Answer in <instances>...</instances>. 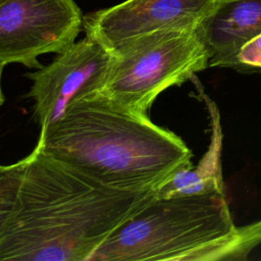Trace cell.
Returning <instances> with one entry per match:
<instances>
[{
  "instance_id": "8fae6325",
  "label": "cell",
  "mask_w": 261,
  "mask_h": 261,
  "mask_svg": "<svg viewBox=\"0 0 261 261\" xmlns=\"http://www.w3.org/2000/svg\"><path fill=\"white\" fill-rule=\"evenodd\" d=\"M238 61L241 67L261 68V34L243 45L238 54Z\"/></svg>"
},
{
  "instance_id": "5b68a950",
  "label": "cell",
  "mask_w": 261,
  "mask_h": 261,
  "mask_svg": "<svg viewBox=\"0 0 261 261\" xmlns=\"http://www.w3.org/2000/svg\"><path fill=\"white\" fill-rule=\"evenodd\" d=\"M82 27L73 0H7L0 5V63L41 68L38 57L67 49Z\"/></svg>"
},
{
  "instance_id": "277c9868",
  "label": "cell",
  "mask_w": 261,
  "mask_h": 261,
  "mask_svg": "<svg viewBox=\"0 0 261 261\" xmlns=\"http://www.w3.org/2000/svg\"><path fill=\"white\" fill-rule=\"evenodd\" d=\"M112 54L107 80L98 93L144 114L163 91L209 67L201 24L156 31L120 46Z\"/></svg>"
},
{
  "instance_id": "30bf717a",
  "label": "cell",
  "mask_w": 261,
  "mask_h": 261,
  "mask_svg": "<svg viewBox=\"0 0 261 261\" xmlns=\"http://www.w3.org/2000/svg\"><path fill=\"white\" fill-rule=\"evenodd\" d=\"M25 164L27 157L9 165H0V231L13 207Z\"/></svg>"
},
{
  "instance_id": "52a82bcc",
  "label": "cell",
  "mask_w": 261,
  "mask_h": 261,
  "mask_svg": "<svg viewBox=\"0 0 261 261\" xmlns=\"http://www.w3.org/2000/svg\"><path fill=\"white\" fill-rule=\"evenodd\" d=\"M217 0H126L83 18L86 36L111 53L150 33L174 28L198 27Z\"/></svg>"
},
{
  "instance_id": "4fadbf2b",
  "label": "cell",
  "mask_w": 261,
  "mask_h": 261,
  "mask_svg": "<svg viewBox=\"0 0 261 261\" xmlns=\"http://www.w3.org/2000/svg\"><path fill=\"white\" fill-rule=\"evenodd\" d=\"M7 0H0V5L2 4V3H4V2H6Z\"/></svg>"
},
{
  "instance_id": "7a4b0ae2",
  "label": "cell",
  "mask_w": 261,
  "mask_h": 261,
  "mask_svg": "<svg viewBox=\"0 0 261 261\" xmlns=\"http://www.w3.org/2000/svg\"><path fill=\"white\" fill-rule=\"evenodd\" d=\"M36 147L102 185L130 192L154 191L193 157L180 137L100 93L73 102L40 132Z\"/></svg>"
},
{
  "instance_id": "6da1fadb",
  "label": "cell",
  "mask_w": 261,
  "mask_h": 261,
  "mask_svg": "<svg viewBox=\"0 0 261 261\" xmlns=\"http://www.w3.org/2000/svg\"><path fill=\"white\" fill-rule=\"evenodd\" d=\"M154 197L109 188L35 147L0 231V261H89Z\"/></svg>"
},
{
  "instance_id": "ba28073f",
  "label": "cell",
  "mask_w": 261,
  "mask_h": 261,
  "mask_svg": "<svg viewBox=\"0 0 261 261\" xmlns=\"http://www.w3.org/2000/svg\"><path fill=\"white\" fill-rule=\"evenodd\" d=\"M201 30L209 67H241V48L261 34V0H217Z\"/></svg>"
},
{
  "instance_id": "8992f818",
  "label": "cell",
  "mask_w": 261,
  "mask_h": 261,
  "mask_svg": "<svg viewBox=\"0 0 261 261\" xmlns=\"http://www.w3.org/2000/svg\"><path fill=\"white\" fill-rule=\"evenodd\" d=\"M113 54L86 36L57 54L49 64L27 73L33 85L29 97L34 101L40 132L63 117L75 101L98 93L104 86Z\"/></svg>"
},
{
  "instance_id": "9c48e42d",
  "label": "cell",
  "mask_w": 261,
  "mask_h": 261,
  "mask_svg": "<svg viewBox=\"0 0 261 261\" xmlns=\"http://www.w3.org/2000/svg\"><path fill=\"white\" fill-rule=\"evenodd\" d=\"M196 90L206 106L210 119L211 136L208 148L195 167L185 166L162 181L154 190V196L157 199L194 195L225 196L221 165L223 134L220 112L216 103L205 93L202 86L198 85Z\"/></svg>"
},
{
  "instance_id": "3957f363",
  "label": "cell",
  "mask_w": 261,
  "mask_h": 261,
  "mask_svg": "<svg viewBox=\"0 0 261 261\" xmlns=\"http://www.w3.org/2000/svg\"><path fill=\"white\" fill-rule=\"evenodd\" d=\"M261 245V219L237 226L225 196L153 198L89 261H240Z\"/></svg>"
},
{
  "instance_id": "7c38bea8",
  "label": "cell",
  "mask_w": 261,
  "mask_h": 261,
  "mask_svg": "<svg viewBox=\"0 0 261 261\" xmlns=\"http://www.w3.org/2000/svg\"><path fill=\"white\" fill-rule=\"evenodd\" d=\"M4 64L0 63V106L4 103L5 101V98H4V94H3V91H2V87H1V76H2V72H3V69H4Z\"/></svg>"
}]
</instances>
